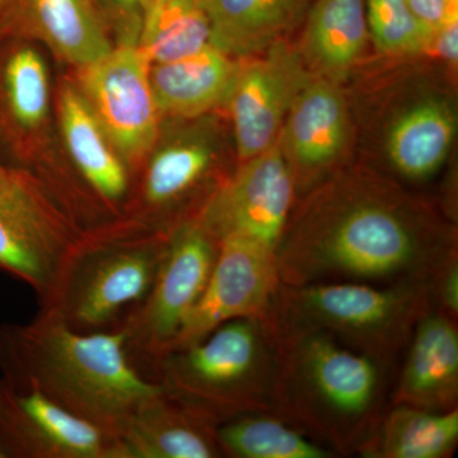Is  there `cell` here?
<instances>
[{"mask_svg":"<svg viewBox=\"0 0 458 458\" xmlns=\"http://www.w3.org/2000/svg\"><path fill=\"white\" fill-rule=\"evenodd\" d=\"M311 0H203L210 44L229 56L262 53L297 23Z\"/></svg>","mask_w":458,"mask_h":458,"instance_id":"obj_20","label":"cell"},{"mask_svg":"<svg viewBox=\"0 0 458 458\" xmlns=\"http://www.w3.org/2000/svg\"><path fill=\"white\" fill-rule=\"evenodd\" d=\"M366 17L370 36L381 53H429L432 35L412 16L406 0H366Z\"/></svg>","mask_w":458,"mask_h":458,"instance_id":"obj_28","label":"cell"},{"mask_svg":"<svg viewBox=\"0 0 458 458\" xmlns=\"http://www.w3.org/2000/svg\"><path fill=\"white\" fill-rule=\"evenodd\" d=\"M457 445L458 408L433 411L391 403L358 456L448 458L454 456Z\"/></svg>","mask_w":458,"mask_h":458,"instance_id":"obj_23","label":"cell"},{"mask_svg":"<svg viewBox=\"0 0 458 458\" xmlns=\"http://www.w3.org/2000/svg\"><path fill=\"white\" fill-rule=\"evenodd\" d=\"M457 119L438 98L419 102L397 117L387 137V155L401 176L430 179L445 164L456 137Z\"/></svg>","mask_w":458,"mask_h":458,"instance_id":"obj_22","label":"cell"},{"mask_svg":"<svg viewBox=\"0 0 458 458\" xmlns=\"http://www.w3.org/2000/svg\"><path fill=\"white\" fill-rule=\"evenodd\" d=\"M429 53L436 54L447 62L457 63L458 57V22L443 27L433 35Z\"/></svg>","mask_w":458,"mask_h":458,"instance_id":"obj_31","label":"cell"},{"mask_svg":"<svg viewBox=\"0 0 458 458\" xmlns=\"http://www.w3.org/2000/svg\"><path fill=\"white\" fill-rule=\"evenodd\" d=\"M5 3H7V0H0V13H2L3 9H4Z\"/></svg>","mask_w":458,"mask_h":458,"instance_id":"obj_34","label":"cell"},{"mask_svg":"<svg viewBox=\"0 0 458 458\" xmlns=\"http://www.w3.org/2000/svg\"><path fill=\"white\" fill-rule=\"evenodd\" d=\"M432 306L429 282L280 283L265 322L273 331H322L397 372L419 319Z\"/></svg>","mask_w":458,"mask_h":458,"instance_id":"obj_4","label":"cell"},{"mask_svg":"<svg viewBox=\"0 0 458 458\" xmlns=\"http://www.w3.org/2000/svg\"><path fill=\"white\" fill-rule=\"evenodd\" d=\"M84 98L120 157L137 164L152 149L159 111L149 81V64L138 47H123L83 66Z\"/></svg>","mask_w":458,"mask_h":458,"instance_id":"obj_9","label":"cell"},{"mask_svg":"<svg viewBox=\"0 0 458 458\" xmlns=\"http://www.w3.org/2000/svg\"><path fill=\"white\" fill-rule=\"evenodd\" d=\"M0 372L116 441L141 403L162 390L132 366L122 327L78 331L44 311L0 327Z\"/></svg>","mask_w":458,"mask_h":458,"instance_id":"obj_2","label":"cell"},{"mask_svg":"<svg viewBox=\"0 0 458 458\" xmlns=\"http://www.w3.org/2000/svg\"><path fill=\"white\" fill-rule=\"evenodd\" d=\"M0 458H2V457H0Z\"/></svg>","mask_w":458,"mask_h":458,"instance_id":"obj_35","label":"cell"},{"mask_svg":"<svg viewBox=\"0 0 458 458\" xmlns=\"http://www.w3.org/2000/svg\"><path fill=\"white\" fill-rule=\"evenodd\" d=\"M231 57L208 44L191 55L149 65L159 111L191 119L227 102L240 69Z\"/></svg>","mask_w":458,"mask_h":458,"instance_id":"obj_19","label":"cell"},{"mask_svg":"<svg viewBox=\"0 0 458 458\" xmlns=\"http://www.w3.org/2000/svg\"><path fill=\"white\" fill-rule=\"evenodd\" d=\"M280 137L295 188L309 185L335 164L348 138V110L337 83L312 75L292 104Z\"/></svg>","mask_w":458,"mask_h":458,"instance_id":"obj_16","label":"cell"},{"mask_svg":"<svg viewBox=\"0 0 458 458\" xmlns=\"http://www.w3.org/2000/svg\"><path fill=\"white\" fill-rule=\"evenodd\" d=\"M276 337L265 319L225 322L204 339L174 349L152 379L171 399L213 424L271 411Z\"/></svg>","mask_w":458,"mask_h":458,"instance_id":"obj_5","label":"cell"},{"mask_svg":"<svg viewBox=\"0 0 458 458\" xmlns=\"http://www.w3.org/2000/svg\"><path fill=\"white\" fill-rule=\"evenodd\" d=\"M366 0H318L304 29L303 62L339 82L357 64L369 40Z\"/></svg>","mask_w":458,"mask_h":458,"instance_id":"obj_21","label":"cell"},{"mask_svg":"<svg viewBox=\"0 0 458 458\" xmlns=\"http://www.w3.org/2000/svg\"><path fill=\"white\" fill-rule=\"evenodd\" d=\"M143 12L138 49L149 65L191 55L210 44L203 0H149Z\"/></svg>","mask_w":458,"mask_h":458,"instance_id":"obj_26","label":"cell"},{"mask_svg":"<svg viewBox=\"0 0 458 458\" xmlns=\"http://www.w3.org/2000/svg\"><path fill=\"white\" fill-rule=\"evenodd\" d=\"M216 152L209 140L182 138L157 150L150 158L140 186L141 212L149 227L174 233L185 223L199 218L216 194L208 189Z\"/></svg>","mask_w":458,"mask_h":458,"instance_id":"obj_14","label":"cell"},{"mask_svg":"<svg viewBox=\"0 0 458 458\" xmlns=\"http://www.w3.org/2000/svg\"><path fill=\"white\" fill-rule=\"evenodd\" d=\"M170 238L146 225L83 231L40 311L78 331L117 327L146 298Z\"/></svg>","mask_w":458,"mask_h":458,"instance_id":"obj_6","label":"cell"},{"mask_svg":"<svg viewBox=\"0 0 458 458\" xmlns=\"http://www.w3.org/2000/svg\"><path fill=\"white\" fill-rule=\"evenodd\" d=\"M433 307L458 321V251L448 256L429 279Z\"/></svg>","mask_w":458,"mask_h":458,"instance_id":"obj_29","label":"cell"},{"mask_svg":"<svg viewBox=\"0 0 458 458\" xmlns=\"http://www.w3.org/2000/svg\"><path fill=\"white\" fill-rule=\"evenodd\" d=\"M32 180L23 174L5 170L0 165V204L22 197L31 186Z\"/></svg>","mask_w":458,"mask_h":458,"instance_id":"obj_32","label":"cell"},{"mask_svg":"<svg viewBox=\"0 0 458 458\" xmlns=\"http://www.w3.org/2000/svg\"><path fill=\"white\" fill-rule=\"evenodd\" d=\"M83 231L75 227L40 186L0 205V270L47 300Z\"/></svg>","mask_w":458,"mask_h":458,"instance_id":"obj_13","label":"cell"},{"mask_svg":"<svg viewBox=\"0 0 458 458\" xmlns=\"http://www.w3.org/2000/svg\"><path fill=\"white\" fill-rule=\"evenodd\" d=\"M107 2L111 7L117 9V11L131 13V12L138 11V9H143L149 0H107Z\"/></svg>","mask_w":458,"mask_h":458,"instance_id":"obj_33","label":"cell"},{"mask_svg":"<svg viewBox=\"0 0 458 458\" xmlns=\"http://www.w3.org/2000/svg\"><path fill=\"white\" fill-rule=\"evenodd\" d=\"M20 13L60 56L83 68L113 47L93 0H17Z\"/></svg>","mask_w":458,"mask_h":458,"instance_id":"obj_24","label":"cell"},{"mask_svg":"<svg viewBox=\"0 0 458 458\" xmlns=\"http://www.w3.org/2000/svg\"><path fill=\"white\" fill-rule=\"evenodd\" d=\"M216 427L161 390L126 421L117 443L122 458H221Z\"/></svg>","mask_w":458,"mask_h":458,"instance_id":"obj_17","label":"cell"},{"mask_svg":"<svg viewBox=\"0 0 458 458\" xmlns=\"http://www.w3.org/2000/svg\"><path fill=\"white\" fill-rule=\"evenodd\" d=\"M295 190L293 168L278 140L242 162L198 219L219 241L242 238L276 254L291 218Z\"/></svg>","mask_w":458,"mask_h":458,"instance_id":"obj_8","label":"cell"},{"mask_svg":"<svg viewBox=\"0 0 458 458\" xmlns=\"http://www.w3.org/2000/svg\"><path fill=\"white\" fill-rule=\"evenodd\" d=\"M412 16L433 35L450 23L458 22V0H406Z\"/></svg>","mask_w":458,"mask_h":458,"instance_id":"obj_30","label":"cell"},{"mask_svg":"<svg viewBox=\"0 0 458 458\" xmlns=\"http://www.w3.org/2000/svg\"><path fill=\"white\" fill-rule=\"evenodd\" d=\"M457 251L454 229L400 191L336 181L288 221L276 247L280 283L429 282Z\"/></svg>","mask_w":458,"mask_h":458,"instance_id":"obj_1","label":"cell"},{"mask_svg":"<svg viewBox=\"0 0 458 458\" xmlns=\"http://www.w3.org/2000/svg\"><path fill=\"white\" fill-rule=\"evenodd\" d=\"M0 457L122 458L110 434L0 378Z\"/></svg>","mask_w":458,"mask_h":458,"instance_id":"obj_10","label":"cell"},{"mask_svg":"<svg viewBox=\"0 0 458 458\" xmlns=\"http://www.w3.org/2000/svg\"><path fill=\"white\" fill-rule=\"evenodd\" d=\"M262 53L240 65L228 98L241 164L279 140L292 104L312 78L301 54L284 41L274 42Z\"/></svg>","mask_w":458,"mask_h":458,"instance_id":"obj_11","label":"cell"},{"mask_svg":"<svg viewBox=\"0 0 458 458\" xmlns=\"http://www.w3.org/2000/svg\"><path fill=\"white\" fill-rule=\"evenodd\" d=\"M273 334L271 412L337 457L360 454L391 405L396 370L322 331Z\"/></svg>","mask_w":458,"mask_h":458,"instance_id":"obj_3","label":"cell"},{"mask_svg":"<svg viewBox=\"0 0 458 458\" xmlns=\"http://www.w3.org/2000/svg\"><path fill=\"white\" fill-rule=\"evenodd\" d=\"M5 98L18 125L35 129L41 125L49 108V82L41 56L30 47L9 56L4 68Z\"/></svg>","mask_w":458,"mask_h":458,"instance_id":"obj_27","label":"cell"},{"mask_svg":"<svg viewBox=\"0 0 458 458\" xmlns=\"http://www.w3.org/2000/svg\"><path fill=\"white\" fill-rule=\"evenodd\" d=\"M219 249L221 241L198 218L181 225L171 234L146 298L117 325L125 334L132 366L150 381L157 364L172 351L200 300Z\"/></svg>","mask_w":458,"mask_h":458,"instance_id":"obj_7","label":"cell"},{"mask_svg":"<svg viewBox=\"0 0 458 458\" xmlns=\"http://www.w3.org/2000/svg\"><path fill=\"white\" fill-rule=\"evenodd\" d=\"M59 110L66 149L84 186L95 200L114 209L131 188L123 159L80 89L65 86Z\"/></svg>","mask_w":458,"mask_h":458,"instance_id":"obj_18","label":"cell"},{"mask_svg":"<svg viewBox=\"0 0 458 458\" xmlns=\"http://www.w3.org/2000/svg\"><path fill=\"white\" fill-rule=\"evenodd\" d=\"M391 403L433 411L458 408V321L436 307L414 328L394 377Z\"/></svg>","mask_w":458,"mask_h":458,"instance_id":"obj_15","label":"cell"},{"mask_svg":"<svg viewBox=\"0 0 458 458\" xmlns=\"http://www.w3.org/2000/svg\"><path fill=\"white\" fill-rule=\"evenodd\" d=\"M216 437L222 457H337L271 411L249 412L218 424Z\"/></svg>","mask_w":458,"mask_h":458,"instance_id":"obj_25","label":"cell"},{"mask_svg":"<svg viewBox=\"0 0 458 458\" xmlns=\"http://www.w3.org/2000/svg\"><path fill=\"white\" fill-rule=\"evenodd\" d=\"M279 285L274 252L242 238H225L209 282L172 351L204 339L232 319L267 318Z\"/></svg>","mask_w":458,"mask_h":458,"instance_id":"obj_12","label":"cell"}]
</instances>
